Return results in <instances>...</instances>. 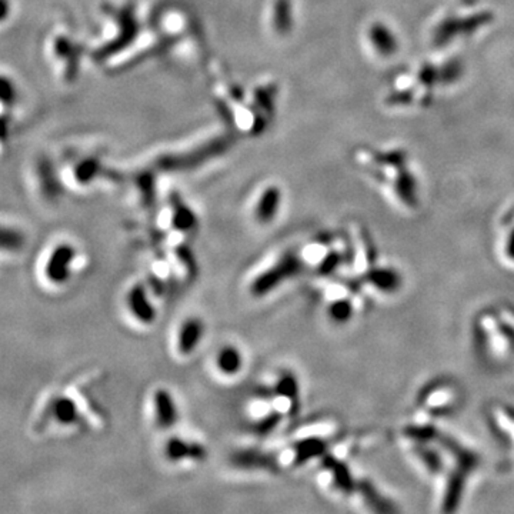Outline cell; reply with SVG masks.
<instances>
[{"mask_svg": "<svg viewBox=\"0 0 514 514\" xmlns=\"http://www.w3.org/2000/svg\"><path fill=\"white\" fill-rule=\"evenodd\" d=\"M463 63L457 57L443 62L426 60L399 73L386 93V106L390 109H424L436 95L463 76Z\"/></svg>", "mask_w": 514, "mask_h": 514, "instance_id": "cell-1", "label": "cell"}, {"mask_svg": "<svg viewBox=\"0 0 514 514\" xmlns=\"http://www.w3.org/2000/svg\"><path fill=\"white\" fill-rule=\"evenodd\" d=\"M472 349L477 361L494 373L514 367V305L501 302L476 312L470 323Z\"/></svg>", "mask_w": 514, "mask_h": 514, "instance_id": "cell-2", "label": "cell"}, {"mask_svg": "<svg viewBox=\"0 0 514 514\" xmlns=\"http://www.w3.org/2000/svg\"><path fill=\"white\" fill-rule=\"evenodd\" d=\"M360 163L379 185L390 204L407 214L420 209L421 186L407 151L402 148L367 149L360 155Z\"/></svg>", "mask_w": 514, "mask_h": 514, "instance_id": "cell-3", "label": "cell"}, {"mask_svg": "<svg viewBox=\"0 0 514 514\" xmlns=\"http://www.w3.org/2000/svg\"><path fill=\"white\" fill-rule=\"evenodd\" d=\"M443 443L446 466L433 483V503L437 513H456L466 500L474 476L480 472L483 459L480 452L465 438L445 428Z\"/></svg>", "mask_w": 514, "mask_h": 514, "instance_id": "cell-4", "label": "cell"}, {"mask_svg": "<svg viewBox=\"0 0 514 514\" xmlns=\"http://www.w3.org/2000/svg\"><path fill=\"white\" fill-rule=\"evenodd\" d=\"M467 392L452 376H437L427 380L414 395L407 420L419 424H443L462 413Z\"/></svg>", "mask_w": 514, "mask_h": 514, "instance_id": "cell-5", "label": "cell"}, {"mask_svg": "<svg viewBox=\"0 0 514 514\" xmlns=\"http://www.w3.org/2000/svg\"><path fill=\"white\" fill-rule=\"evenodd\" d=\"M494 15L486 9H474L467 5L462 9H448L438 15L428 26V42L433 49L443 50L455 40L476 36L484 28L490 26Z\"/></svg>", "mask_w": 514, "mask_h": 514, "instance_id": "cell-6", "label": "cell"}, {"mask_svg": "<svg viewBox=\"0 0 514 514\" xmlns=\"http://www.w3.org/2000/svg\"><path fill=\"white\" fill-rule=\"evenodd\" d=\"M367 296L392 299L400 295L404 287V276L393 263L379 260L369 270L356 277Z\"/></svg>", "mask_w": 514, "mask_h": 514, "instance_id": "cell-7", "label": "cell"}, {"mask_svg": "<svg viewBox=\"0 0 514 514\" xmlns=\"http://www.w3.org/2000/svg\"><path fill=\"white\" fill-rule=\"evenodd\" d=\"M483 417L490 436L497 445L514 457V404L490 402L483 409Z\"/></svg>", "mask_w": 514, "mask_h": 514, "instance_id": "cell-8", "label": "cell"}, {"mask_svg": "<svg viewBox=\"0 0 514 514\" xmlns=\"http://www.w3.org/2000/svg\"><path fill=\"white\" fill-rule=\"evenodd\" d=\"M364 45L370 56L376 60H390L402 49L400 37L396 30L385 21H373L364 30Z\"/></svg>", "mask_w": 514, "mask_h": 514, "instance_id": "cell-9", "label": "cell"}, {"mask_svg": "<svg viewBox=\"0 0 514 514\" xmlns=\"http://www.w3.org/2000/svg\"><path fill=\"white\" fill-rule=\"evenodd\" d=\"M126 309L130 317L140 326L149 327L158 320V309L151 293L143 283H134L126 295Z\"/></svg>", "mask_w": 514, "mask_h": 514, "instance_id": "cell-10", "label": "cell"}, {"mask_svg": "<svg viewBox=\"0 0 514 514\" xmlns=\"http://www.w3.org/2000/svg\"><path fill=\"white\" fill-rule=\"evenodd\" d=\"M206 337V323L199 316L183 319L175 334V350L180 357H190L197 351Z\"/></svg>", "mask_w": 514, "mask_h": 514, "instance_id": "cell-11", "label": "cell"}, {"mask_svg": "<svg viewBox=\"0 0 514 514\" xmlns=\"http://www.w3.org/2000/svg\"><path fill=\"white\" fill-rule=\"evenodd\" d=\"M496 255L503 267L514 271V200L498 218Z\"/></svg>", "mask_w": 514, "mask_h": 514, "instance_id": "cell-12", "label": "cell"}, {"mask_svg": "<svg viewBox=\"0 0 514 514\" xmlns=\"http://www.w3.org/2000/svg\"><path fill=\"white\" fill-rule=\"evenodd\" d=\"M152 414L158 428L169 431L176 427L180 419L179 404L173 393L166 387H158L152 395Z\"/></svg>", "mask_w": 514, "mask_h": 514, "instance_id": "cell-13", "label": "cell"}, {"mask_svg": "<svg viewBox=\"0 0 514 514\" xmlns=\"http://www.w3.org/2000/svg\"><path fill=\"white\" fill-rule=\"evenodd\" d=\"M78 256L76 249L70 243H60L50 253L46 267L45 276L53 284H64L71 274V264Z\"/></svg>", "mask_w": 514, "mask_h": 514, "instance_id": "cell-14", "label": "cell"}, {"mask_svg": "<svg viewBox=\"0 0 514 514\" xmlns=\"http://www.w3.org/2000/svg\"><path fill=\"white\" fill-rule=\"evenodd\" d=\"M213 367L218 376L233 379L245 369V353L233 343L220 346L213 357Z\"/></svg>", "mask_w": 514, "mask_h": 514, "instance_id": "cell-15", "label": "cell"}, {"mask_svg": "<svg viewBox=\"0 0 514 514\" xmlns=\"http://www.w3.org/2000/svg\"><path fill=\"white\" fill-rule=\"evenodd\" d=\"M332 437L312 434L305 438L298 440V443L293 448V459L298 466L308 465L313 460H323L326 455L330 453Z\"/></svg>", "mask_w": 514, "mask_h": 514, "instance_id": "cell-16", "label": "cell"}, {"mask_svg": "<svg viewBox=\"0 0 514 514\" xmlns=\"http://www.w3.org/2000/svg\"><path fill=\"white\" fill-rule=\"evenodd\" d=\"M273 396L284 404L286 411H298L300 403L299 378L291 372H283L279 375L273 385Z\"/></svg>", "mask_w": 514, "mask_h": 514, "instance_id": "cell-17", "label": "cell"}, {"mask_svg": "<svg viewBox=\"0 0 514 514\" xmlns=\"http://www.w3.org/2000/svg\"><path fill=\"white\" fill-rule=\"evenodd\" d=\"M163 456L169 463L177 465L186 460H199L206 456L201 446L189 442L179 436H172L166 440L163 446Z\"/></svg>", "mask_w": 514, "mask_h": 514, "instance_id": "cell-18", "label": "cell"}, {"mask_svg": "<svg viewBox=\"0 0 514 514\" xmlns=\"http://www.w3.org/2000/svg\"><path fill=\"white\" fill-rule=\"evenodd\" d=\"M281 207V192L277 186H269L266 187L257 201H256V207H255V218L256 222L267 226L270 223H273L274 220L277 218V214L280 211Z\"/></svg>", "mask_w": 514, "mask_h": 514, "instance_id": "cell-19", "label": "cell"}, {"mask_svg": "<svg viewBox=\"0 0 514 514\" xmlns=\"http://www.w3.org/2000/svg\"><path fill=\"white\" fill-rule=\"evenodd\" d=\"M296 267H298V263L295 260H291L290 257H286L284 260L279 262V264L276 267L270 269L269 271H266L264 274H262L255 281V290L257 293L270 291L273 287H277V284L283 279H287L288 274L295 273V269Z\"/></svg>", "mask_w": 514, "mask_h": 514, "instance_id": "cell-20", "label": "cell"}, {"mask_svg": "<svg viewBox=\"0 0 514 514\" xmlns=\"http://www.w3.org/2000/svg\"><path fill=\"white\" fill-rule=\"evenodd\" d=\"M47 413L59 424H63V426L78 424L81 420L78 404L73 402V399H70L67 396H57L56 399H53L49 406Z\"/></svg>", "mask_w": 514, "mask_h": 514, "instance_id": "cell-21", "label": "cell"}, {"mask_svg": "<svg viewBox=\"0 0 514 514\" xmlns=\"http://www.w3.org/2000/svg\"><path fill=\"white\" fill-rule=\"evenodd\" d=\"M25 235L13 228L0 226V252H19L25 246Z\"/></svg>", "mask_w": 514, "mask_h": 514, "instance_id": "cell-22", "label": "cell"}, {"mask_svg": "<svg viewBox=\"0 0 514 514\" xmlns=\"http://www.w3.org/2000/svg\"><path fill=\"white\" fill-rule=\"evenodd\" d=\"M39 180H40V186H42V190L46 197L53 199L57 196L59 183H56L54 173H53V169L49 162H42L39 165Z\"/></svg>", "mask_w": 514, "mask_h": 514, "instance_id": "cell-23", "label": "cell"}, {"mask_svg": "<svg viewBox=\"0 0 514 514\" xmlns=\"http://www.w3.org/2000/svg\"><path fill=\"white\" fill-rule=\"evenodd\" d=\"M173 226L183 233L193 232L196 229V214L187 207H180L173 216Z\"/></svg>", "mask_w": 514, "mask_h": 514, "instance_id": "cell-24", "label": "cell"}, {"mask_svg": "<svg viewBox=\"0 0 514 514\" xmlns=\"http://www.w3.org/2000/svg\"><path fill=\"white\" fill-rule=\"evenodd\" d=\"M18 100V88L8 76L0 75V103L5 106H13Z\"/></svg>", "mask_w": 514, "mask_h": 514, "instance_id": "cell-25", "label": "cell"}, {"mask_svg": "<svg viewBox=\"0 0 514 514\" xmlns=\"http://www.w3.org/2000/svg\"><path fill=\"white\" fill-rule=\"evenodd\" d=\"M96 175V166H95V162H83L81 163L78 168H76V172H75V176H76V180L79 182V185H88V182H90Z\"/></svg>", "mask_w": 514, "mask_h": 514, "instance_id": "cell-26", "label": "cell"}, {"mask_svg": "<svg viewBox=\"0 0 514 514\" xmlns=\"http://www.w3.org/2000/svg\"><path fill=\"white\" fill-rule=\"evenodd\" d=\"M11 15L9 0H0V22H5Z\"/></svg>", "mask_w": 514, "mask_h": 514, "instance_id": "cell-27", "label": "cell"}, {"mask_svg": "<svg viewBox=\"0 0 514 514\" xmlns=\"http://www.w3.org/2000/svg\"><path fill=\"white\" fill-rule=\"evenodd\" d=\"M8 136V120L0 117V139H5Z\"/></svg>", "mask_w": 514, "mask_h": 514, "instance_id": "cell-28", "label": "cell"}]
</instances>
